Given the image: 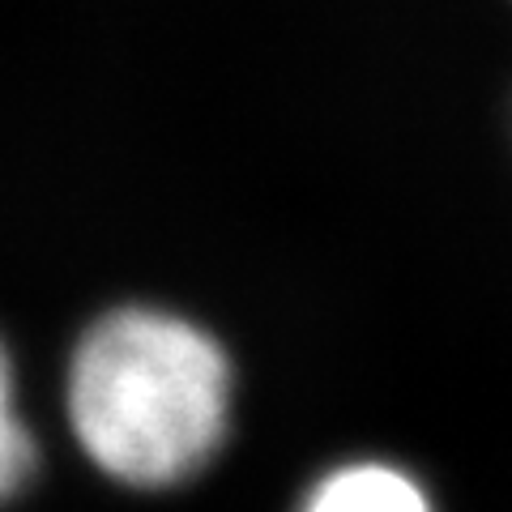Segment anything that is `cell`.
<instances>
[{
    "label": "cell",
    "instance_id": "7a4b0ae2",
    "mask_svg": "<svg viewBox=\"0 0 512 512\" xmlns=\"http://www.w3.org/2000/svg\"><path fill=\"white\" fill-rule=\"evenodd\" d=\"M295 512H436L427 483L384 457H350L312 478Z\"/></svg>",
    "mask_w": 512,
    "mask_h": 512
},
{
    "label": "cell",
    "instance_id": "6da1fadb",
    "mask_svg": "<svg viewBox=\"0 0 512 512\" xmlns=\"http://www.w3.org/2000/svg\"><path fill=\"white\" fill-rule=\"evenodd\" d=\"M64 406L82 453L107 478L175 487L197 478L227 440L235 367L192 316L124 303L77 338Z\"/></svg>",
    "mask_w": 512,
    "mask_h": 512
},
{
    "label": "cell",
    "instance_id": "3957f363",
    "mask_svg": "<svg viewBox=\"0 0 512 512\" xmlns=\"http://www.w3.org/2000/svg\"><path fill=\"white\" fill-rule=\"evenodd\" d=\"M13 359L5 342H0V504L9 495H18L30 483V470H35V436L22 419L18 406V380H13Z\"/></svg>",
    "mask_w": 512,
    "mask_h": 512
}]
</instances>
